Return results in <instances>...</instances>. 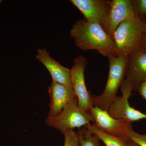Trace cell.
Segmentation results:
<instances>
[{
  "label": "cell",
  "instance_id": "1",
  "mask_svg": "<svg viewBox=\"0 0 146 146\" xmlns=\"http://www.w3.org/2000/svg\"><path fill=\"white\" fill-rule=\"evenodd\" d=\"M70 36L82 50H96L108 58L118 56L113 39L100 24L90 23L84 19L78 20L71 29Z\"/></svg>",
  "mask_w": 146,
  "mask_h": 146
},
{
  "label": "cell",
  "instance_id": "2",
  "mask_svg": "<svg viewBox=\"0 0 146 146\" xmlns=\"http://www.w3.org/2000/svg\"><path fill=\"white\" fill-rule=\"evenodd\" d=\"M109 74L105 88L99 96H93L94 106L108 111L117 97L119 87L125 76L128 56L120 55L108 58Z\"/></svg>",
  "mask_w": 146,
  "mask_h": 146
},
{
  "label": "cell",
  "instance_id": "3",
  "mask_svg": "<svg viewBox=\"0 0 146 146\" xmlns=\"http://www.w3.org/2000/svg\"><path fill=\"white\" fill-rule=\"evenodd\" d=\"M142 27L143 21L136 16L125 20L119 25L112 38L118 56H129L139 51Z\"/></svg>",
  "mask_w": 146,
  "mask_h": 146
},
{
  "label": "cell",
  "instance_id": "4",
  "mask_svg": "<svg viewBox=\"0 0 146 146\" xmlns=\"http://www.w3.org/2000/svg\"><path fill=\"white\" fill-rule=\"evenodd\" d=\"M94 122L91 113H87L79 106L76 98L64 108L62 111L54 117H47L46 123L48 125L60 131L62 133L65 131L73 130Z\"/></svg>",
  "mask_w": 146,
  "mask_h": 146
},
{
  "label": "cell",
  "instance_id": "5",
  "mask_svg": "<svg viewBox=\"0 0 146 146\" xmlns=\"http://www.w3.org/2000/svg\"><path fill=\"white\" fill-rule=\"evenodd\" d=\"M74 65L70 70L72 87L78 101L79 106L87 113H91L94 107L93 96L86 88L84 71L87 65L86 57L79 56L73 60Z\"/></svg>",
  "mask_w": 146,
  "mask_h": 146
},
{
  "label": "cell",
  "instance_id": "6",
  "mask_svg": "<svg viewBox=\"0 0 146 146\" xmlns=\"http://www.w3.org/2000/svg\"><path fill=\"white\" fill-rule=\"evenodd\" d=\"M121 87L122 96L116 97L108 111V114L115 119H123L130 123L146 119V114L131 107L129 102V98L133 90L131 82L125 79Z\"/></svg>",
  "mask_w": 146,
  "mask_h": 146
},
{
  "label": "cell",
  "instance_id": "7",
  "mask_svg": "<svg viewBox=\"0 0 146 146\" xmlns=\"http://www.w3.org/2000/svg\"><path fill=\"white\" fill-rule=\"evenodd\" d=\"M91 113L94 118V123L100 130L111 136L128 138L132 129L131 123L123 119L113 118L107 111L97 106L92 107Z\"/></svg>",
  "mask_w": 146,
  "mask_h": 146
},
{
  "label": "cell",
  "instance_id": "8",
  "mask_svg": "<svg viewBox=\"0 0 146 146\" xmlns=\"http://www.w3.org/2000/svg\"><path fill=\"white\" fill-rule=\"evenodd\" d=\"M110 9L102 25L106 33L112 39L113 34L122 22L135 17L131 0L110 1Z\"/></svg>",
  "mask_w": 146,
  "mask_h": 146
},
{
  "label": "cell",
  "instance_id": "9",
  "mask_svg": "<svg viewBox=\"0 0 146 146\" xmlns=\"http://www.w3.org/2000/svg\"><path fill=\"white\" fill-rule=\"evenodd\" d=\"M70 1L81 11L84 20L102 27L110 9V1L71 0Z\"/></svg>",
  "mask_w": 146,
  "mask_h": 146
},
{
  "label": "cell",
  "instance_id": "10",
  "mask_svg": "<svg viewBox=\"0 0 146 146\" xmlns=\"http://www.w3.org/2000/svg\"><path fill=\"white\" fill-rule=\"evenodd\" d=\"M50 102L48 117L57 116L64 108L76 98L72 88L57 83L54 80L48 88Z\"/></svg>",
  "mask_w": 146,
  "mask_h": 146
},
{
  "label": "cell",
  "instance_id": "11",
  "mask_svg": "<svg viewBox=\"0 0 146 146\" xmlns=\"http://www.w3.org/2000/svg\"><path fill=\"white\" fill-rule=\"evenodd\" d=\"M36 59L42 63L49 71L52 80L68 87H72L70 70L61 65L50 56L45 48L37 50Z\"/></svg>",
  "mask_w": 146,
  "mask_h": 146
},
{
  "label": "cell",
  "instance_id": "12",
  "mask_svg": "<svg viewBox=\"0 0 146 146\" xmlns=\"http://www.w3.org/2000/svg\"><path fill=\"white\" fill-rule=\"evenodd\" d=\"M125 76L132 83L133 90L138 91L146 80V53L138 51L129 56Z\"/></svg>",
  "mask_w": 146,
  "mask_h": 146
},
{
  "label": "cell",
  "instance_id": "13",
  "mask_svg": "<svg viewBox=\"0 0 146 146\" xmlns=\"http://www.w3.org/2000/svg\"><path fill=\"white\" fill-rule=\"evenodd\" d=\"M92 133L96 135L106 146H127L129 138H123L111 136L100 130L94 123L84 126Z\"/></svg>",
  "mask_w": 146,
  "mask_h": 146
},
{
  "label": "cell",
  "instance_id": "14",
  "mask_svg": "<svg viewBox=\"0 0 146 146\" xmlns=\"http://www.w3.org/2000/svg\"><path fill=\"white\" fill-rule=\"evenodd\" d=\"M76 133L80 146H100L98 137L85 127L79 128Z\"/></svg>",
  "mask_w": 146,
  "mask_h": 146
},
{
  "label": "cell",
  "instance_id": "15",
  "mask_svg": "<svg viewBox=\"0 0 146 146\" xmlns=\"http://www.w3.org/2000/svg\"><path fill=\"white\" fill-rule=\"evenodd\" d=\"M135 16L140 20L146 18V0H131Z\"/></svg>",
  "mask_w": 146,
  "mask_h": 146
},
{
  "label": "cell",
  "instance_id": "16",
  "mask_svg": "<svg viewBox=\"0 0 146 146\" xmlns=\"http://www.w3.org/2000/svg\"><path fill=\"white\" fill-rule=\"evenodd\" d=\"M65 137L64 146H80L77 133L73 130L65 131L63 133Z\"/></svg>",
  "mask_w": 146,
  "mask_h": 146
},
{
  "label": "cell",
  "instance_id": "17",
  "mask_svg": "<svg viewBox=\"0 0 146 146\" xmlns=\"http://www.w3.org/2000/svg\"><path fill=\"white\" fill-rule=\"evenodd\" d=\"M128 138L139 146H146V133L139 134L135 132L132 128L129 133Z\"/></svg>",
  "mask_w": 146,
  "mask_h": 146
},
{
  "label": "cell",
  "instance_id": "18",
  "mask_svg": "<svg viewBox=\"0 0 146 146\" xmlns=\"http://www.w3.org/2000/svg\"><path fill=\"white\" fill-rule=\"evenodd\" d=\"M143 21V27L139 51L146 53V18Z\"/></svg>",
  "mask_w": 146,
  "mask_h": 146
},
{
  "label": "cell",
  "instance_id": "19",
  "mask_svg": "<svg viewBox=\"0 0 146 146\" xmlns=\"http://www.w3.org/2000/svg\"><path fill=\"white\" fill-rule=\"evenodd\" d=\"M138 92L143 98L146 100V80L141 83Z\"/></svg>",
  "mask_w": 146,
  "mask_h": 146
},
{
  "label": "cell",
  "instance_id": "20",
  "mask_svg": "<svg viewBox=\"0 0 146 146\" xmlns=\"http://www.w3.org/2000/svg\"><path fill=\"white\" fill-rule=\"evenodd\" d=\"M127 146H139L133 141L129 138L127 141Z\"/></svg>",
  "mask_w": 146,
  "mask_h": 146
}]
</instances>
